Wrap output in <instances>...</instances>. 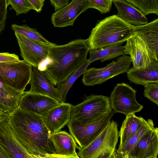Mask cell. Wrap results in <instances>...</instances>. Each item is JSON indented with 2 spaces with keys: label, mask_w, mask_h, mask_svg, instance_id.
Instances as JSON below:
<instances>
[{
  "label": "cell",
  "mask_w": 158,
  "mask_h": 158,
  "mask_svg": "<svg viewBox=\"0 0 158 158\" xmlns=\"http://www.w3.org/2000/svg\"><path fill=\"white\" fill-rule=\"evenodd\" d=\"M19 60L18 56L15 53L0 52V63Z\"/></svg>",
  "instance_id": "33"
},
{
  "label": "cell",
  "mask_w": 158,
  "mask_h": 158,
  "mask_svg": "<svg viewBox=\"0 0 158 158\" xmlns=\"http://www.w3.org/2000/svg\"><path fill=\"white\" fill-rule=\"evenodd\" d=\"M117 123L110 120L99 135L87 147L77 146L81 158H118L116 148L119 137Z\"/></svg>",
  "instance_id": "4"
},
{
  "label": "cell",
  "mask_w": 158,
  "mask_h": 158,
  "mask_svg": "<svg viewBox=\"0 0 158 158\" xmlns=\"http://www.w3.org/2000/svg\"><path fill=\"white\" fill-rule=\"evenodd\" d=\"M126 41L125 52L130 56L133 67L145 68L154 60L145 42L139 35L133 33Z\"/></svg>",
  "instance_id": "11"
},
{
  "label": "cell",
  "mask_w": 158,
  "mask_h": 158,
  "mask_svg": "<svg viewBox=\"0 0 158 158\" xmlns=\"http://www.w3.org/2000/svg\"><path fill=\"white\" fill-rule=\"evenodd\" d=\"M136 92L127 84L124 82L117 84L109 97L114 113H121L127 116L141 111L143 106L137 102Z\"/></svg>",
  "instance_id": "9"
},
{
  "label": "cell",
  "mask_w": 158,
  "mask_h": 158,
  "mask_svg": "<svg viewBox=\"0 0 158 158\" xmlns=\"http://www.w3.org/2000/svg\"><path fill=\"white\" fill-rule=\"evenodd\" d=\"M116 7V15L124 21L134 26H139L148 23V20L140 10L125 0H113Z\"/></svg>",
  "instance_id": "19"
},
{
  "label": "cell",
  "mask_w": 158,
  "mask_h": 158,
  "mask_svg": "<svg viewBox=\"0 0 158 158\" xmlns=\"http://www.w3.org/2000/svg\"><path fill=\"white\" fill-rule=\"evenodd\" d=\"M137 7L145 15H158V0H125Z\"/></svg>",
  "instance_id": "28"
},
{
  "label": "cell",
  "mask_w": 158,
  "mask_h": 158,
  "mask_svg": "<svg viewBox=\"0 0 158 158\" xmlns=\"http://www.w3.org/2000/svg\"><path fill=\"white\" fill-rule=\"evenodd\" d=\"M15 33L24 60L33 67L39 68L47 58L49 46Z\"/></svg>",
  "instance_id": "10"
},
{
  "label": "cell",
  "mask_w": 158,
  "mask_h": 158,
  "mask_svg": "<svg viewBox=\"0 0 158 158\" xmlns=\"http://www.w3.org/2000/svg\"><path fill=\"white\" fill-rule=\"evenodd\" d=\"M89 51L86 40L82 39L64 45L49 46L47 62L40 70L56 86L65 81L82 65Z\"/></svg>",
  "instance_id": "2"
},
{
  "label": "cell",
  "mask_w": 158,
  "mask_h": 158,
  "mask_svg": "<svg viewBox=\"0 0 158 158\" xmlns=\"http://www.w3.org/2000/svg\"><path fill=\"white\" fill-rule=\"evenodd\" d=\"M112 110L109 97L90 95L81 103L72 105L70 119L81 123H90L102 119Z\"/></svg>",
  "instance_id": "5"
},
{
  "label": "cell",
  "mask_w": 158,
  "mask_h": 158,
  "mask_svg": "<svg viewBox=\"0 0 158 158\" xmlns=\"http://www.w3.org/2000/svg\"><path fill=\"white\" fill-rule=\"evenodd\" d=\"M114 113L112 110L103 118L88 124L70 119L67 124L70 134L79 147L84 148L93 142L106 127Z\"/></svg>",
  "instance_id": "8"
},
{
  "label": "cell",
  "mask_w": 158,
  "mask_h": 158,
  "mask_svg": "<svg viewBox=\"0 0 158 158\" xmlns=\"http://www.w3.org/2000/svg\"><path fill=\"white\" fill-rule=\"evenodd\" d=\"M132 26L116 15L99 21L86 40L89 50L122 44L133 34Z\"/></svg>",
  "instance_id": "3"
},
{
  "label": "cell",
  "mask_w": 158,
  "mask_h": 158,
  "mask_svg": "<svg viewBox=\"0 0 158 158\" xmlns=\"http://www.w3.org/2000/svg\"><path fill=\"white\" fill-rule=\"evenodd\" d=\"M24 92L17 91L0 81V116L8 117L18 107Z\"/></svg>",
  "instance_id": "21"
},
{
  "label": "cell",
  "mask_w": 158,
  "mask_h": 158,
  "mask_svg": "<svg viewBox=\"0 0 158 158\" xmlns=\"http://www.w3.org/2000/svg\"><path fill=\"white\" fill-rule=\"evenodd\" d=\"M32 66L24 60L0 63V81L24 92L31 79Z\"/></svg>",
  "instance_id": "6"
},
{
  "label": "cell",
  "mask_w": 158,
  "mask_h": 158,
  "mask_svg": "<svg viewBox=\"0 0 158 158\" xmlns=\"http://www.w3.org/2000/svg\"><path fill=\"white\" fill-rule=\"evenodd\" d=\"M89 8L95 9L102 14L107 13L111 9L112 1L109 0H88Z\"/></svg>",
  "instance_id": "31"
},
{
  "label": "cell",
  "mask_w": 158,
  "mask_h": 158,
  "mask_svg": "<svg viewBox=\"0 0 158 158\" xmlns=\"http://www.w3.org/2000/svg\"><path fill=\"white\" fill-rule=\"evenodd\" d=\"M33 6L35 10L37 12H40L42 10L44 5V3L40 0H27Z\"/></svg>",
  "instance_id": "35"
},
{
  "label": "cell",
  "mask_w": 158,
  "mask_h": 158,
  "mask_svg": "<svg viewBox=\"0 0 158 158\" xmlns=\"http://www.w3.org/2000/svg\"><path fill=\"white\" fill-rule=\"evenodd\" d=\"M91 64L88 59L73 73L65 81L57 85V89L60 102L64 103L66 101L67 94L76 80L85 72L88 67Z\"/></svg>",
  "instance_id": "26"
},
{
  "label": "cell",
  "mask_w": 158,
  "mask_h": 158,
  "mask_svg": "<svg viewBox=\"0 0 158 158\" xmlns=\"http://www.w3.org/2000/svg\"><path fill=\"white\" fill-rule=\"evenodd\" d=\"M89 58L88 59L91 63L100 60L102 62L108 60L119 56L126 55L124 46L122 44L105 47L97 49L89 50Z\"/></svg>",
  "instance_id": "25"
},
{
  "label": "cell",
  "mask_w": 158,
  "mask_h": 158,
  "mask_svg": "<svg viewBox=\"0 0 158 158\" xmlns=\"http://www.w3.org/2000/svg\"><path fill=\"white\" fill-rule=\"evenodd\" d=\"M147 121L141 117H138L134 114L126 116L118 132L120 142L119 147L134 135Z\"/></svg>",
  "instance_id": "23"
},
{
  "label": "cell",
  "mask_w": 158,
  "mask_h": 158,
  "mask_svg": "<svg viewBox=\"0 0 158 158\" xmlns=\"http://www.w3.org/2000/svg\"><path fill=\"white\" fill-rule=\"evenodd\" d=\"M158 154V129L152 128L138 142L129 158H156Z\"/></svg>",
  "instance_id": "16"
},
{
  "label": "cell",
  "mask_w": 158,
  "mask_h": 158,
  "mask_svg": "<svg viewBox=\"0 0 158 158\" xmlns=\"http://www.w3.org/2000/svg\"><path fill=\"white\" fill-rule=\"evenodd\" d=\"M51 4L56 11L69 3V0H50Z\"/></svg>",
  "instance_id": "34"
},
{
  "label": "cell",
  "mask_w": 158,
  "mask_h": 158,
  "mask_svg": "<svg viewBox=\"0 0 158 158\" xmlns=\"http://www.w3.org/2000/svg\"><path fill=\"white\" fill-rule=\"evenodd\" d=\"M60 103L48 96L29 91L24 92L19 107L41 116Z\"/></svg>",
  "instance_id": "13"
},
{
  "label": "cell",
  "mask_w": 158,
  "mask_h": 158,
  "mask_svg": "<svg viewBox=\"0 0 158 158\" xmlns=\"http://www.w3.org/2000/svg\"><path fill=\"white\" fill-rule=\"evenodd\" d=\"M11 28L15 32L29 39L48 46L55 44L46 39L36 29L31 28L26 25H19L14 24L12 25Z\"/></svg>",
  "instance_id": "27"
},
{
  "label": "cell",
  "mask_w": 158,
  "mask_h": 158,
  "mask_svg": "<svg viewBox=\"0 0 158 158\" xmlns=\"http://www.w3.org/2000/svg\"><path fill=\"white\" fill-rule=\"evenodd\" d=\"M41 1L43 2V3H44V1L45 0H40Z\"/></svg>",
  "instance_id": "38"
},
{
  "label": "cell",
  "mask_w": 158,
  "mask_h": 158,
  "mask_svg": "<svg viewBox=\"0 0 158 158\" xmlns=\"http://www.w3.org/2000/svg\"><path fill=\"white\" fill-rule=\"evenodd\" d=\"M132 63L131 57L122 55L105 67L99 69L91 68L83 74L82 81L85 86L99 85L119 75L126 73Z\"/></svg>",
  "instance_id": "7"
},
{
  "label": "cell",
  "mask_w": 158,
  "mask_h": 158,
  "mask_svg": "<svg viewBox=\"0 0 158 158\" xmlns=\"http://www.w3.org/2000/svg\"><path fill=\"white\" fill-rule=\"evenodd\" d=\"M111 0V1H112L113 0Z\"/></svg>",
  "instance_id": "39"
},
{
  "label": "cell",
  "mask_w": 158,
  "mask_h": 158,
  "mask_svg": "<svg viewBox=\"0 0 158 158\" xmlns=\"http://www.w3.org/2000/svg\"><path fill=\"white\" fill-rule=\"evenodd\" d=\"M9 5L8 0H0V34L5 27Z\"/></svg>",
  "instance_id": "32"
},
{
  "label": "cell",
  "mask_w": 158,
  "mask_h": 158,
  "mask_svg": "<svg viewBox=\"0 0 158 158\" xmlns=\"http://www.w3.org/2000/svg\"><path fill=\"white\" fill-rule=\"evenodd\" d=\"M60 158H79L76 152L77 145L72 136L64 131L51 134Z\"/></svg>",
  "instance_id": "20"
},
{
  "label": "cell",
  "mask_w": 158,
  "mask_h": 158,
  "mask_svg": "<svg viewBox=\"0 0 158 158\" xmlns=\"http://www.w3.org/2000/svg\"><path fill=\"white\" fill-rule=\"evenodd\" d=\"M131 83L145 86L147 83L158 82V61L154 60L145 68L137 69L133 67L126 72Z\"/></svg>",
  "instance_id": "22"
},
{
  "label": "cell",
  "mask_w": 158,
  "mask_h": 158,
  "mask_svg": "<svg viewBox=\"0 0 158 158\" xmlns=\"http://www.w3.org/2000/svg\"><path fill=\"white\" fill-rule=\"evenodd\" d=\"M154 126L152 119L147 120L134 135L116 150L118 158H129L132 151L141 137Z\"/></svg>",
  "instance_id": "24"
},
{
  "label": "cell",
  "mask_w": 158,
  "mask_h": 158,
  "mask_svg": "<svg viewBox=\"0 0 158 158\" xmlns=\"http://www.w3.org/2000/svg\"><path fill=\"white\" fill-rule=\"evenodd\" d=\"M30 82V92L48 96L60 102L57 88L38 67H33Z\"/></svg>",
  "instance_id": "18"
},
{
  "label": "cell",
  "mask_w": 158,
  "mask_h": 158,
  "mask_svg": "<svg viewBox=\"0 0 158 158\" xmlns=\"http://www.w3.org/2000/svg\"><path fill=\"white\" fill-rule=\"evenodd\" d=\"M144 88V97L158 106V82L148 83Z\"/></svg>",
  "instance_id": "30"
},
{
  "label": "cell",
  "mask_w": 158,
  "mask_h": 158,
  "mask_svg": "<svg viewBox=\"0 0 158 158\" xmlns=\"http://www.w3.org/2000/svg\"><path fill=\"white\" fill-rule=\"evenodd\" d=\"M11 156L0 144V158H12Z\"/></svg>",
  "instance_id": "36"
},
{
  "label": "cell",
  "mask_w": 158,
  "mask_h": 158,
  "mask_svg": "<svg viewBox=\"0 0 158 158\" xmlns=\"http://www.w3.org/2000/svg\"><path fill=\"white\" fill-rule=\"evenodd\" d=\"M9 5L15 10L16 15L25 14L31 10H35L33 6L27 0H8Z\"/></svg>",
  "instance_id": "29"
},
{
  "label": "cell",
  "mask_w": 158,
  "mask_h": 158,
  "mask_svg": "<svg viewBox=\"0 0 158 158\" xmlns=\"http://www.w3.org/2000/svg\"><path fill=\"white\" fill-rule=\"evenodd\" d=\"M132 26L133 33L138 34L143 38L153 59L158 61V19L146 24Z\"/></svg>",
  "instance_id": "17"
},
{
  "label": "cell",
  "mask_w": 158,
  "mask_h": 158,
  "mask_svg": "<svg viewBox=\"0 0 158 158\" xmlns=\"http://www.w3.org/2000/svg\"><path fill=\"white\" fill-rule=\"evenodd\" d=\"M89 8L88 0H72L52 14V23L55 27L72 26L77 17Z\"/></svg>",
  "instance_id": "12"
},
{
  "label": "cell",
  "mask_w": 158,
  "mask_h": 158,
  "mask_svg": "<svg viewBox=\"0 0 158 158\" xmlns=\"http://www.w3.org/2000/svg\"><path fill=\"white\" fill-rule=\"evenodd\" d=\"M5 117L2 116H0V120H1L2 119L4 118Z\"/></svg>",
  "instance_id": "37"
},
{
  "label": "cell",
  "mask_w": 158,
  "mask_h": 158,
  "mask_svg": "<svg viewBox=\"0 0 158 158\" xmlns=\"http://www.w3.org/2000/svg\"><path fill=\"white\" fill-rule=\"evenodd\" d=\"M72 105L67 103H60L41 116L51 134L60 131L67 125L71 119Z\"/></svg>",
  "instance_id": "15"
},
{
  "label": "cell",
  "mask_w": 158,
  "mask_h": 158,
  "mask_svg": "<svg viewBox=\"0 0 158 158\" xmlns=\"http://www.w3.org/2000/svg\"><path fill=\"white\" fill-rule=\"evenodd\" d=\"M8 118L0 120V144L13 158H33L16 138L9 124Z\"/></svg>",
  "instance_id": "14"
},
{
  "label": "cell",
  "mask_w": 158,
  "mask_h": 158,
  "mask_svg": "<svg viewBox=\"0 0 158 158\" xmlns=\"http://www.w3.org/2000/svg\"><path fill=\"white\" fill-rule=\"evenodd\" d=\"M19 142L33 158H60L41 116L18 107L8 117Z\"/></svg>",
  "instance_id": "1"
}]
</instances>
